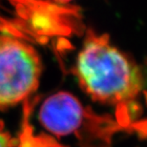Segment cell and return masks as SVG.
<instances>
[{"label":"cell","mask_w":147,"mask_h":147,"mask_svg":"<svg viewBox=\"0 0 147 147\" xmlns=\"http://www.w3.org/2000/svg\"><path fill=\"white\" fill-rule=\"evenodd\" d=\"M74 73L84 92L103 103L131 102L143 88L139 65L115 46L107 34L94 30L87 31Z\"/></svg>","instance_id":"cell-1"},{"label":"cell","mask_w":147,"mask_h":147,"mask_svg":"<svg viewBox=\"0 0 147 147\" xmlns=\"http://www.w3.org/2000/svg\"><path fill=\"white\" fill-rule=\"evenodd\" d=\"M42 61L31 44L0 34V111L26 100L39 84Z\"/></svg>","instance_id":"cell-2"},{"label":"cell","mask_w":147,"mask_h":147,"mask_svg":"<svg viewBox=\"0 0 147 147\" xmlns=\"http://www.w3.org/2000/svg\"><path fill=\"white\" fill-rule=\"evenodd\" d=\"M84 115V108L76 96L67 92H59L43 102L39 120L49 132L64 136L78 129Z\"/></svg>","instance_id":"cell-3"},{"label":"cell","mask_w":147,"mask_h":147,"mask_svg":"<svg viewBox=\"0 0 147 147\" xmlns=\"http://www.w3.org/2000/svg\"><path fill=\"white\" fill-rule=\"evenodd\" d=\"M13 140L10 134L6 132L2 125H0V147H11Z\"/></svg>","instance_id":"cell-4"},{"label":"cell","mask_w":147,"mask_h":147,"mask_svg":"<svg viewBox=\"0 0 147 147\" xmlns=\"http://www.w3.org/2000/svg\"><path fill=\"white\" fill-rule=\"evenodd\" d=\"M51 1L57 3V4H67V3L72 2L73 0H51Z\"/></svg>","instance_id":"cell-5"}]
</instances>
